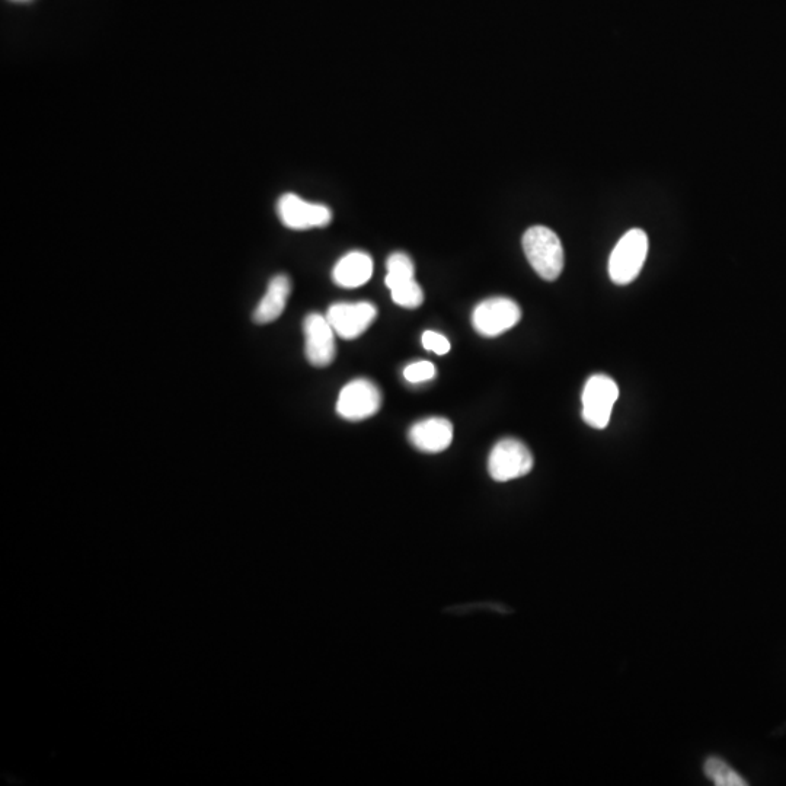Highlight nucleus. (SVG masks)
I'll list each match as a JSON object with an SVG mask.
<instances>
[{"label":"nucleus","instance_id":"12","mask_svg":"<svg viewBox=\"0 0 786 786\" xmlns=\"http://www.w3.org/2000/svg\"><path fill=\"white\" fill-rule=\"evenodd\" d=\"M373 260L369 254L353 251L344 255L332 270V280L344 289H357L372 279Z\"/></svg>","mask_w":786,"mask_h":786},{"label":"nucleus","instance_id":"10","mask_svg":"<svg viewBox=\"0 0 786 786\" xmlns=\"http://www.w3.org/2000/svg\"><path fill=\"white\" fill-rule=\"evenodd\" d=\"M412 446L424 453H440L453 442V426L446 418L433 417L411 427Z\"/></svg>","mask_w":786,"mask_h":786},{"label":"nucleus","instance_id":"5","mask_svg":"<svg viewBox=\"0 0 786 786\" xmlns=\"http://www.w3.org/2000/svg\"><path fill=\"white\" fill-rule=\"evenodd\" d=\"M522 309L508 297H491L479 303L472 313V325L482 337L494 338L516 327Z\"/></svg>","mask_w":786,"mask_h":786},{"label":"nucleus","instance_id":"4","mask_svg":"<svg viewBox=\"0 0 786 786\" xmlns=\"http://www.w3.org/2000/svg\"><path fill=\"white\" fill-rule=\"evenodd\" d=\"M533 455L526 444L516 439H504L492 447L488 471L497 482H508L526 476L533 469Z\"/></svg>","mask_w":786,"mask_h":786},{"label":"nucleus","instance_id":"2","mask_svg":"<svg viewBox=\"0 0 786 786\" xmlns=\"http://www.w3.org/2000/svg\"><path fill=\"white\" fill-rule=\"evenodd\" d=\"M648 254V236L644 230L632 229L616 244L609 260V276L618 286L637 279Z\"/></svg>","mask_w":786,"mask_h":786},{"label":"nucleus","instance_id":"18","mask_svg":"<svg viewBox=\"0 0 786 786\" xmlns=\"http://www.w3.org/2000/svg\"><path fill=\"white\" fill-rule=\"evenodd\" d=\"M11 2L27 3V2H31V0H11Z\"/></svg>","mask_w":786,"mask_h":786},{"label":"nucleus","instance_id":"3","mask_svg":"<svg viewBox=\"0 0 786 786\" xmlns=\"http://www.w3.org/2000/svg\"><path fill=\"white\" fill-rule=\"evenodd\" d=\"M619 398V388L612 377L594 375L587 380L583 396V420L590 427L603 430L609 426L613 405Z\"/></svg>","mask_w":786,"mask_h":786},{"label":"nucleus","instance_id":"14","mask_svg":"<svg viewBox=\"0 0 786 786\" xmlns=\"http://www.w3.org/2000/svg\"><path fill=\"white\" fill-rule=\"evenodd\" d=\"M386 274L385 283L388 289L402 283V281L414 279L415 267L414 262L404 252H395L386 261Z\"/></svg>","mask_w":786,"mask_h":786},{"label":"nucleus","instance_id":"13","mask_svg":"<svg viewBox=\"0 0 786 786\" xmlns=\"http://www.w3.org/2000/svg\"><path fill=\"white\" fill-rule=\"evenodd\" d=\"M705 775L718 786H746L747 781L718 757H709L705 763Z\"/></svg>","mask_w":786,"mask_h":786},{"label":"nucleus","instance_id":"1","mask_svg":"<svg viewBox=\"0 0 786 786\" xmlns=\"http://www.w3.org/2000/svg\"><path fill=\"white\" fill-rule=\"evenodd\" d=\"M523 249L533 270L546 281L557 280L564 270V248L554 230L533 226L523 236Z\"/></svg>","mask_w":786,"mask_h":786},{"label":"nucleus","instance_id":"16","mask_svg":"<svg viewBox=\"0 0 786 786\" xmlns=\"http://www.w3.org/2000/svg\"><path fill=\"white\" fill-rule=\"evenodd\" d=\"M404 377L410 383H423L436 377V367L430 361H417L405 367Z\"/></svg>","mask_w":786,"mask_h":786},{"label":"nucleus","instance_id":"6","mask_svg":"<svg viewBox=\"0 0 786 786\" xmlns=\"http://www.w3.org/2000/svg\"><path fill=\"white\" fill-rule=\"evenodd\" d=\"M382 407V393L375 383L367 379L351 380L341 389L337 412L348 421H361L373 417Z\"/></svg>","mask_w":786,"mask_h":786},{"label":"nucleus","instance_id":"17","mask_svg":"<svg viewBox=\"0 0 786 786\" xmlns=\"http://www.w3.org/2000/svg\"><path fill=\"white\" fill-rule=\"evenodd\" d=\"M423 345L427 351H433V353L439 354V356H444V354L450 351L449 340L444 335L439 334V332H424Z\"/></svg>","mask_w":786,"mask_h":786},{"label":"nucleus","instance_id":"15","mask_svg":"<svg viewBox=\"0 0 786 786\" xmlns=\"http://www.w3.org/2000/svg\"><path fill=\"white\" fill-rule=\"evenodd\" d=\"M391 295L393 302L402 308L415 309L420 308L424 302V293L420 284L415 279L402 281L391 287Z\"/></svg>","mask_w":786,"mask_h":786},{"label":"nucleus","instance_id":"9","mask_svg":"<svg viewBox=\"0 0 786 786\" xmlns=\"http://www.w3.org/2000/svg\"><path fill=\"white\" fill-rule=\"evenodd\" d=\"M325 316L338 337L344 338V340H354L373 324L377 316V309L369 302L334 303L329 306Z\"/></svg>","mask_w":786,"mask_h":786},{"label":"nucleus","instance_id":"11","mask_svg":"<svg viewBox=\"0 0 786 786\" xmlns=\"http://www.w3.org/2000/svg\"><path fill=\"white\" fill-rule=\"evenodd\" d=\"M290 293H292V281L289 276L286 274L274 276L268 283L267 292L252 313L255 324L267 325L279 319L286 309Z\"/></svg>","mask_w":786,"mask_h":786},{"label":"nucleus","instance_id":"8","mask_svg":"<svg viewBox=\"0 0 786 786\" xmlns=\"http://www.w3.org/2000/svg\"><path fill=\"white\" fill-rule=\"evenodd\" d=\"M305 334V354L309 363L315 367H328L337 356L335 331L327 316L309 313L303 321Z\"/></svg>","mask_w":786,"mask_h":786},{"label":"nucleus","instance_id":"7","mask_svg":"<svg viewBox=\"0 0 786 786\" xmlns=\"http://www.w3.org/2000/svg\"><path fill=\"white\" fill-rule=\"evenodd\" d=\"M277 213L281 223L293 230L325 228L332 220V212L324 204L309 203L290 193L280 197Z\"/></svg>","mask_w":786,"mask_h":786}]
</instances>
